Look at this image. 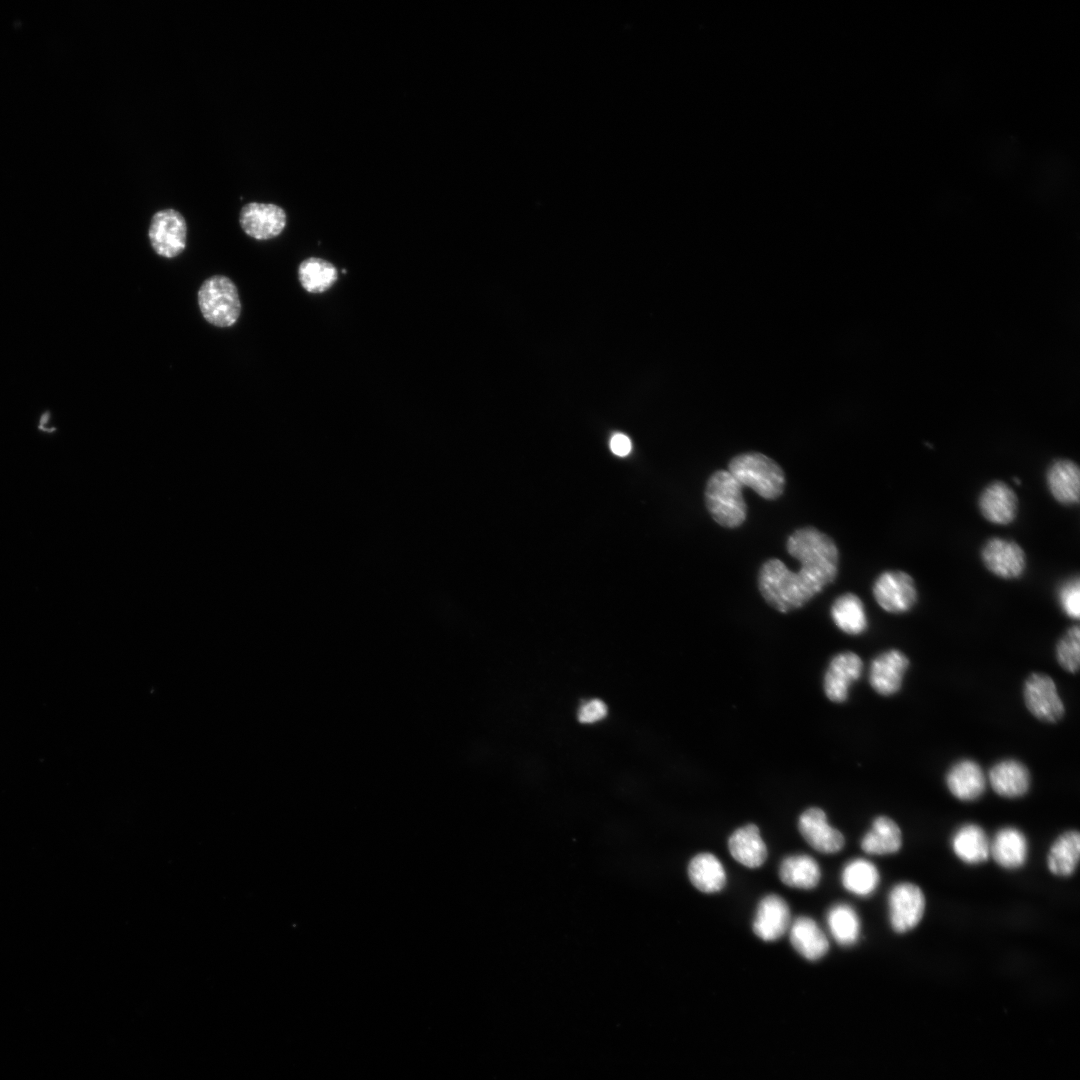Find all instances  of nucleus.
<instances>
[{"label": "nucleus", "mask_w": 1080, "mask_h": 1080, "mask_svg": "<svg viewBox=\"0 0 1080 1080\" xmlns=\"http://www.w3.org/2000/svg\"><path fill=\"white\" fill-rule=\"evenodd\" d=\"M758 587L771 607L787 613L804 606L826 586L806 569L800 567L794 572L781 560L772 558L759 570Z\"/></svg>", "instance_id": "obj_1"}, {"label": "nucleus", "mask_w": 1080, "mask_h": 1080, "mask_svg": "<svg viewBox=\"0 0 1080 1080\" xmlns=\"http://www.w3.org/2000/svg\"><path fill=\"white\" fill-rule=\"evenodd\" d=\"M788 553L802 568L818 578L825 586L838 574L839 553L835 542L814 527L795 530L787 540Z\"/></svg>", "instance_id": "obj_2"}, {"label": "nucleus", "mask_w": 1080, "mask_h": 1080, "mask_svg": "<svg viewBox=\"0 0 1080 1080\" xmlns=\"http://www.w3.org/2000/svg\"><path fill=\"white\" fill-rule=\"evenodd\" d=\"M728 471L742 487L751 488L764 499L773 500L783 493L785 475L782 468L762 453L745 452L734 456L728 463Z\"/></svg>", "instance_id": "obj_3"}, {"label": "nucleus", "mask_w": 1080, "mask_h": 1080, "mask_svg": "<svg viewBox=\"0 0 1080 1080\" xmlns=\"http://www.w3.org/2000/svg\"><path fill=\"white\" fill-rule=\"evenodd\" d=\"M742 485L728 470H717L705 487V504L712 518L726 528H736L746 519Z\"/></svg>", "instance_id": "obj_4"}, {"label": "nucleus", "mask_w": 1080, "mask_h": 1080, "mask_svg": "<svg viewBox=\"0 0 1080 1080\" xmlns=\"http://www.w3.org/2000/svg\"><path fill=\"white\" fill-rule=\"evenodd\" d=\"M198 305L204 319L220 328L235 324L241 312L237 287L223 275L211 276L202 283L198 290Z\"/></svg>", "instance_id": "obj_5"}, {"label": "nucleus", "mask_w": 1080, "mask_h": 1080, "mask_svg": "<svg viewBox=\"0 0 1080 1080\" xmlns=\"http://www.w3.org/2000/svg\"><path fill=\"white\" fill-rule=\"evenodd\" d=\"M872 594L887 613L902 615L917 604L919 595L914 578L903 570H886L874 580Z\"/></svg>", "instance_id": "obj_6"}, {"label": "nucleus", "mask_w": 1080, "mask_h": 1080, "mask_svg": "<svg viewBox=\"0 0 1080 1080\" xmlns=\"http://www.w3.org/2000/svg\"><path fill=\"white\" fill-rule=\"evenodd\" d=\"M1022 695L1026 709L1037 720L1053 724L1063 718L1065 704L1051 676L1031 673L1023 683Z\"/></svg>", "instance_id": "obj_7"}, {"label": "nucleus", "mask_w": 1080, "mask_h": 1080, "mask_svg": "<svg viewBox=\"0 0 1080 1080\" xmlns=\"http://www.w3.org/2000/svg\"><path fill=\"white\" fill-rule=\"evenodd\" d=\"M925 909V895L914 883H898L888 894L889 923L892 930L898 934L907 933L917 927Z\"/></svg>", "instance_id": "obj_8"}, {"label": "nucleus", "mask_w": 1080, "mask_h": 1080, "mask_svg": "<svg viewBox=\"0 0 1080 1080\" xmlns=\"http://www.w3.org/2000/svg\"><path fill=\"white\" fill-rule=\"evenodd\" d=\"M980 557L985 568L998 578L1015 580L1027 569V556L1016 541L991 537L982 546Z\"/></svg>", "instance_id": "obj_9"}, {"label": "nucleus", "mask_w": 1080, "mask_h": 1080, "mask_svg": "<svg viewBox=\"0 0 1080 1080\" xmlns=\"http://www.w3.org/2000/svg\"><path fill=\"white\" fill-rule=\"evenodd\" d=\"M186 236V221L177 210L167 208L152 216L148 237L159 256L173 258L181 254L186 247Z\"/></svg>", "instance_id": "obj_10"}, {"label": "nucleus", "mask_w": 1080, "mask_h": 1080, "mask_svg": "<svg viewBox=\"0 0 1080 1080\" xmlns=\"http://www.w3.org/2000/svg\"><path fill=\"white\" fill-rule=\"evenodd\" d=\"M909 667L910 660L902 650L887 649L871 661L869 684L877 694L891 697L902 689Z\"/></svg>", "instance_id": "obj_11"}, {"label": "nucleus", "mask_w": 1080, "mask_h": 1080, "mask_svg": "<svg viewBox=\"0 0 1080 1080\" xmlns=\"http://www.w3.org/2000/svg\"><path fill=\"white\" fill-rule=\"evenodd\" d=\"M977 506L982 517L995 525H1009L1019 511L1015 491L1005 482L996 480L986 485L979 494Z\"/></svg>", "instance_id": "obj_12"}, {"label": "nucleus", "mask_w": 1080, "mask_h": 1080, "mask_svg": "<svg viewBox=\"0 0 1080 1080\" xmlns=\"http://www.w3.org/2000/svg\"><path fill=\"white\" fill-rule=\"evenodd\" d=\"M987 783L981 765L968 757L957 759L945 773L946 788L959 801L978 800L984 794Z\"/></svg>", "instance_id": "obj_13"}, {"label": "nucleus", "mask_w": 1080, "mask_h": 1080, "mask_svg": "<svg viewBox=\"0 0 1080 1080\" xmlns=\"http://www.w3.org/2000/svg\"><path fill=\"white\" fill-rule=\"evenodd\" d=\"M239 222L248 236L257 240H268L277 237L284 230L286 213L275 204L250 202L242 207Z\"/></svg>", "instance_id": "obj_14"}, {"label": "nucleus", "mask_w": 1080, "mask_h": 1080, "mask_svg": "<svg viewBox=\"0 0 1080 1080\" xmlns=\"http://www.w3.org/2000/svg\"><path fill=\"white\" fill-rule=\"evenodd\" d=\"M863 662L851 651L836 654L830 661L824 676V692L835 703L847 700L850 686L862 675Z\"/></svg>", "instance_id": "obj_15"}, {"label": "nucleus", "mask_w": 1080, "mask_h": 1080, "mask_svg": "<svg viewBox=\"0 0 1080 1080\" xmlns=\"http://www.w3.org/2000/svg\"><path fill=\"white\" fill-rule=\"evenodd\" d=\"M798 829L805 841L820 853L834 854L844 847L843 834L829 825L825 812L818 807L808 808L800 815Z\"/></svg>", "instance_id": "obj_16"}, {"label": "nucleus", "mask_w": 1080, "mask_h": 1080, "mask_svg": "<svg viewBox=\"0 0 1080 1080\" xmlns=\"http://www.w3.org/2000/svg\"><path fill=\"white\" fill-rule=\"evenodd\" d=\"M987 782L1000 797L1016 799L1029 792L1031 774L1028 767L1019 759L1004 758L991 766Z\"/></svg>", "instance_id": "obj_17"}, {"label": "nucleus", "mask_w": 1080, "mask_h": 1080, "mask_svg": "<svg viewBox=\"0 0 1080 1080\" xmlns=\"http://www.w3.org/2000/svg\"><path fill=\"white\" fill-rule=\"evenodd\" d=\"M791 922L787 902L779 895H766L758 904L753 932L763 941H775L789 929Z\"/></svg>", "instance_id": "obj_18"}, {"label": "nucleus", "mask_w": 1080, "mask_h": 1080, "mask_svg": "<svg viewBox=\"0 0 1080 1080\" xmlns=\"http://www.w3.org/2000/svg\"><path fill=\"white\" fill-rule=\"evenodd\" d=\"M1047 488L1059 504L1073 506L1079 503L1080 469L1071 459L1054 460L1045 474Z\"/></svg>", "instance_id": "obj_19"}, {"label": "nucleus", "mask_w": 1080, "mask_h": 1080, "mask_svg": "<svg viewBox=\"0 0 1080 1080\" xmlns=\"http://www.w3.org/2000/svg\"><path fill=\"white\" fill-rule=\"evenodd\" d=\"M1029 852L1025 834L1015 827L999 829L990 841V857L1002 868L1019 869L1025 865Z\"/></svg>", "instance_id": "obj_20"}, {"label": "nucleus", "mask_w": 1080, "mask_h": 1080, "mask_svg": "<svg viewBox=\"0 0 1080 1080\" xmlns=\"http://www.w3.org/2000/svg\"><path fill=\"white\" fill-rule=\"evenodd\" d=\"M951 848L956 857L969 865H978L990 857V840L977 824L966 823L952 835Z\"/></svg>", "instance_id": "obj_21"}, {"label": "nucleus", "mask_w": 1080, "mask_h": 1080, "mask_svg": "<svg viewBox=\"0 0 1080 1080\" xmlns=\"http://www.w3.org/2000/svg\"><path fill=\"white\" fill-rule=\"evenodd\" d=\"M789 929V938L793 948L807 960H819L828 952V939L812 918L797 917L790 924Z\"/></svg>", "instance_id": "obj_22"}, {"label": "nucleus", "mask_w": 1080, "mask_h": 1080, "mask_svg": "<svg viewBox=\"0 0 1080 1080\" xmlns=\"http://www.w3.org/2000/svg\"><path fill=\"white\" fill-rule=\"evenodd\" d=\"M732 857L748 868H758L767 858V847L755 824H747L736 829L728 840Z\"/></svg>", "instance_id": "obj_23"}, {"label": "nucleus", "mask_w": 1080, "mask_h": 1080, "mask_svg": "<svg viewBox=\"0 0 1080 1080\" xmlns=\"http://www.w3.org/2000/svg\"><path fill=\"white\" fill-rule=\"evenodd\" d=\"M903 844L902 831L890 817H876L871 829L861 840L862 850L869 855H891L897 853Z\"/></svg>", "instance_id": "obj_24"}, {"label": "nucleus", "mask_w": 1080, "mask_h": 1080, "mask_svg": "<svg viewBox=\"0 0 1080 1080\" xmlns=\"http://www.w3.org/2000/svg\"><path fill=\"white\" fill-rule=\"evenodd\" d=\"M1079 858V832L1077 830H1068L1059 835L1052 843L1047 855V867L1055 876L1068 877L1075 872Z\"/></svg>", "instance_id": "obj_25"}, {"label": "nucleus", "mask_w": 1080, "mask_h": 1080, "mask_svg": "<svg viewBox=\"0 0 1080 1080\" xmlns=\"http://www.w3.org/2000/svg\"><path fill=\"white\" fill-rule=\"evenodd\" d=\"M779 877L786 886L809 890L815 888L821 878L817 861L806 854L785 857L779 866Z\"/></svg>", "instance_id": "obj_26"}, {"label": "nucleus", "mask_w": 1080, "mask_h": 1080, "mask_svg": "<svg viewBox=\"0 0 1080 1080\" xmlns=\"http://www.w3.org/2000/svg\"><path fill=\"white\" fill-rule=\"evenodd\" d=\"M835 625L848 635L863 634L868 628V618L862 600L847 592L837 597L831 607Z\"/></svg>", "instance_id": "obj_27"}, {"label": "nucleus", "mask_w": 1080, "mask_h": 1080, "mask_svg": "<svg viewBox=\"0 0 1080 1080\" xmlns=\"http://www.w3.org/2000/svg\"><path fill=\"white\" fill-rule=\"evenodd\" d=\"M688 876L693 886L704 893L718 892L726 884L725 869L711 853L694 856L688 865Z\"/></svg>", "instance_id": "obj_28"}, {"label": "nucleus", "mask_w": 1080, "mask_h": 1080, "mask_svg": "<svg viewBox=\"0 0 1080 1080\" xmlns=\"http://www.w3.org/2000/svg\"><path fill=\"white\" fill-rule=\"evenodd\" d=\"M841 881L844 888L861 897L874 893L880 883L877 867L869 860L857 858L849 861L843 868Z\"/></svg>", "instance_id": "obj_29"}, {"label": "nucleus", "mask_w": 1080, "mask_h": 1080, "mask_svg": "<svg viewBox=\"0 0 1080 1080\" xmlns=\"http://www.w3.org/2000/svg\"><path fill=\"white\" fill-rule=\"evenodd\" d=\"M827 924L835 941L842 946L854 945L860 936V919L848 904L833 905L827 913Z\"/></svg>", "instance_id": "obj_30"}, {"label": "nucleus", "mask_w": 1080, "mask_h": 1080, "mask_svg": "<svg viewBox=\"0 0 1080 1080\" xmlns=\"http://www.w3.org/2000/svg\"><path fill=\"white\" fill-rule=\"evenodd\" d=\"M298 278L307 292L323 293L335 284L337 270L332 263L324 259L310 257L299 265Z\"/></svg>", "instance_id": "obj_31"}, {"label": "nucleus", "mask_w": 1080, "mask_h": 1080, "mask_svg": "<svg viewBox=\"0 0 1080 1080\" xmlns=\"http://www.w3.org/2000/svg\"><path fill=\"white\" fill-rule=\"evenodd\" d=\"M1055 658L1059 666L1068 673L1075 674L1080 664V629L1078 625L1069 627L1059 638L1055 646Z\"/></svg>", "instance_id": "obj_32"}, {"label": "nucleus", "mask_w": 1080, "mask_h": 1080, "mask_svg": "<svg viewBox=\"0 0 1080 1080\" xmlns=\"http://www.w3.org/2000/svg\"><path fill=\"white\" fill-rule=\"evenodd\" d=\"M1059 607L1065 616L1072 620L1080 616V582L1078 576L1064 581L1057 593Z\"/></svg>", "instance_id": "obj_33"}, {"label": "nucleus", "mask_w": 1080, "mask_h": 1080, "mask_svg": "<svg viewBox=\"0 0 1080 1080\" xmlns=\"http://www.w3.org/2000/svg\"><path fill=\"white\" fill-rule=\"evenodd\" d=\"M607 712V706L603 701L592 699L579 707L577 717L581 723L590 724L605 718Z\"/></svg>", "instance_id": "obj_34"}, {"label": "nucleus", "mask_w": 1080, "mask_h": 1080, "mask_svg": "<svg viewBox=\"0 0 1080 1080\" xmlns=\"http://www.w3.org/2000/svg\"><path fill=\"white\" fill-rule=\"evenodd\" d=\"M631 448V441L626 435L616 433L612 436L610 440V449L615 455L620 457L626 456L630 453Z\"/></svg>", "instance_id": "obj_35"}, {"label": "nucleus", "mask_w": 1080, "mask_h": 1080, "mask_svg": "<svg viewBox=\"0 0 1080 1080\" xmlns=\"http://www.w3.org/2000/svg\"><path fill=\"white\" fill-rule=\"evenodd\" d=\"M1013 479H1014V482H1015L1016 484H1018V485H1020V484H1021V481H1020V479H1019V478H1017V477H1014Z\"/></svg>", "instance_id": "obj_36"}]
</instances>
